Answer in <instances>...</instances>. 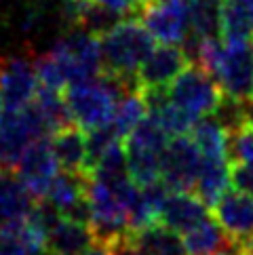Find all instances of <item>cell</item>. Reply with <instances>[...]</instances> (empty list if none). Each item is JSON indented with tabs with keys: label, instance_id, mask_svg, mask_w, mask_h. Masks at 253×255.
Wrapping results in <instances>:
<instances>
[{
	"label": "cell",
	"instance_id": "cell-4",
	"mask_svg": "<svg viewBox=\"0 0 253 255\" xmlns=\"http://www.w3.org/2000/svg\"><path fill=\"white\" fill-rule=\"evenodd\" d=\"M51 53L57 57L68 87L102 74V44H99V36L91 30L72 28L70 34L55 42Z\"/></svg>",
	"mask_w": 253,
	"mask_h": 255
},
{
	"label": "cell",
	"instance_id": "cell-7",
	"mask_svg": "<svg viewBox=\"0 0 253 255\" xmlns=\"http://www.w3.org/2000/svg\"><path fill=\"white\" fill-rule=\"evenodd\" d=\"M203 154L190 135L171 137L160 156V179L169 190H194Z\"/></svg>",
	"mask_w": 253,
	"mask_h": 255
},
{
	"label": "cell",
	"instance_id": "cell-17",
	"mask_svg": "<svg viewBox=\"0 0 253 255\" xmlns=\"http://www.w3.org/2000/svg\"><path fill=\"white\" fill-rule=\"evenodd\" d=\"M230 186V158H203V167L194 186L196 194L209 207H213L228 192Z\"/></svg>",
	"mask_w": 253,
	"mask_h": 255
},
{
	"label": "cell",
	"instance_id": "cell-28",
	"mask_svg": "<svg viewBox=\"0 0 253 255\" xmlns=\"http://www.w3.org/2000/svg\"><path fill=\"white\" fill-rule=\"evenodd\" d=\"M245 121L249 123V127L253 129V99L245 102Z\"/></svg>",
	"mask_w": 253,
	"mask_h": 255
},
{
	"label": "cell",
	"instance_id": "cell-10",
	"mask_svg": "<svg viewBox=\"0 0 253 255\" xmlns=\"http://www.w3.org/2000/svg\"><path fill=\"white\" fill-rule=\"evenodd\" d=\"M38 74H36L34 61L11 57L2 59L0 66V102L6 112L23 110L34 102L38 93Z\"/></svg>",
	"mask_w": 253,
	"mask_h": 255
},
{
	"label": "cell",
	"instance_id": "cell-26",
	"mask_svg": "<svg viewBox=\"0 0 253 255\" xmlns=\"http://www.w3.org/2000/svg\"><path fill=\"white\" fill-rule=\"evenodd\" d=\"M0 255H30V251L15 236H0Z\"/></svg>",
	"mask_w": 253,
	"mask_h": 255
},
{
	"label": "cell",
	"instance_id": "cell-30",
	"mask_svg": "<svg viewBox=\"0 0 253 255\" xmlns=\"http://www.w3.org/2000/svg\"><path fill=\"white\" fill-rule=\"evenodd\" d=\"M243 255H253V251H245V253H243Z\"/></svg>",
	"mask_w": 253,
	"mask_h": 255
},
{
	"label": "cell",
	"instance_id": "cell-25",
	"mask_svg": "<svg viewBox=\"0 0 253 255\" xmlns=\"http://www.w3.org/2000/svg\"><path fill=\"white\" fill-rule=\"evenodd\" d=\"M230 179H232V188L253 194V167L230 162Z\"/></svg>",
	"mask_w": 253,
	"mask_h": 255
},
{
	"label": "cell",
	"instance_id": "cell-32",
	"mask_svg": "<svg viewBox=\"0 0 253 255\" xmlns=\"http://www.w3.org/2000/svg\"><path fill=\"white\" fill-rule=\"evenodd\" d=\"M42 255H47V253H42Z\"/></svg>",
	"mask_w": 253,
	"mask_h": 255
},
{
	"label": "cell",
	"instance_id": "cell-21",
	"mask_svg": "<svg viewBox=\"0 0 253 255\" xmlns=\"http://www.w3.org/2000/svg\"><path fill=\"white\" fill-rule=\"evenodd\" d=\"M190 36L218 38L222 32V0H190Z\"/></svg>",
	"mask_w": 253,
	"mask_h": 255
},
{
	"label": "cell",
	"instance_id": "cell-1",
	"mask_svg": "<svg viewBox=\"0 0 253 255\" xmlns=\"http://www.w3.org/2000/svg\"><path fill=\"white\" fill-rule=\"evenodd\" d=\"M102 44V74L116 78L126 91H139L137 70L154 51V38L139 17H123L99 34Z\"/></svg>",
	"mask_w": 253,
	"mask_h": 255
},
{
	"label": "cell",
	"instance_id": "cell-20",
	"mask_svg": "<svg viewBox=\"0 0 253 255\" xmlns=\"http://www.w3.org/2000/svg\"><path fill=\"white\" fill-rule=\"evenodd\" d=\"M133 234L148 255H188L186 243L179 232L160 222L135 230Z\"/></svg>",
	"mask_w": 253,
	"mask_h": 255
},
{
	"label": "cell",
	"instance_id": "cell-5",
	"mask_svg": "<svg viewBox=\"0 0 253 255\" xmlns=\"http://www.w3.org/2000/svg\"><path fill=\"white\" fill-rule=\"evenodd\" d=\"M49 131L38 112V108L25 106L23 110L6 112L4 129L0 131V169L15 171L25 148L38 137H47Z\"/></svg>",
	"mask_w": 253,
	"mask_h": 255
},
{
	"label": "cell",
	"instance_id": "cell-31",
	"mask_svg": "<svg viewBox=\"0 0 253 255\" xmlns=\"http://www.w3.org/2000/svg\"><path fill=\"white\" fill-rule=\"evenodd\" d=\"M0 66H2V57H0Z\"/></svg>",
	"mask_w": 253,
	"mask_h": 255
},
{
	"label": "cell",
	"instance_id": "cell-2",
	"mask_svg": "<svg viewBox=\"0 0 253 255\" xmlns=\"http://www.w3.org/2000/svg\"><path fill=\"white\" fill-rule=\"evenodd\" d=\"M125 93L126 89L123 87V83L106 74L72 85L63 91L72 121L83 131H91L97 129V127L110 125L116 112V106H119Z\"/></svg>",
	"mask_w": 253,
	"mask_h": 255
},
{
	"label": "cell",
	"instance_id": "cell-12",
	"mask_svg": "<svg viewBox=\"0 0 253 255\" xmlns=\"http://www.w3.org/2000/svg\"><path fill=\"white\" fill-rule=\"evenodd\" d=\"M207 217H209V205L196 192L192 190H169L160 209L158 222L184 234L205 222Z\"/></svg>",
	"mask_w": 253,
	"mask_h": 255
},
{
	"label": "cell",
	"instance_id": "cell-24",
	"mask_svg": "<svg viewBox=\"0 0 253 255\" xmlns=\"http://www.w3.org/2000/svg\"><path fill=\"white\" fill-rule=\"evenodd\" d=\"M95 2L121 17H129V15H139V11L148 0H95Z\"/></svg>",
	"mask_w": 253,
	"mask_h": 255
},
{
	"label": "cell",
	"instance_id": "cell-13",
	"mask_svg": "<svg viewBox=\"0 0 253 255\" xmlns=\"http://www.w3.org/2000/svg\"><path fill=\"white\" fill-rule=\"evenodd\" d=\"M95 243L89 224L61 217L47 236V255H83Z\"/></svg>",
	"mask_w": 253,
	"mask_h": 255
},
{
	"label": "cell",
	"instance_id": "cell-14",
	"mask_svg": "<svg viewBox=\"0 0 253 255\" xmlns=\"http://www.w3.org/2000/svg\"><path fill=\"white\" fill-rule=\"evenodd\" d=\"M51 145L61 171L89 175L87 169V133L78 125H70L51 135Z\"/></svg>",
	"mask_w": 253,
	"mask_h": 255
},
{
	"label": "cell",
	"instance_id": "cell-22",
	"mask_svg": "<svg viewBox=\"0 0 253 255\" xmlns=\"http://www.w3.org/2000/svg\"><path fill=\"white\" fill-rule=\"evenodd\" d=\"M148 112L150 110H148L146 97H143L141 91H126L121 97L119 106H116V112L112 118L114 131L119 133L121 137H126V135L148 116Z\"/></svg>",
	"mask_w": 253,
	"mask_h": 255
},
{
	"label": "cell",
	"instance_id": "cell-8",
	"mask_svg": "<svg viewBox=\"0 0 253 255\" xmlns=\"http://www.w3.org/2000/svg\"><path fill=\"white\" fill-rule=\"evenodd\" d=\"M59 171L61 167L55 158V152H53L51 135L34 139L25 148V152L21 154V158L15 167L17 177L23 181V186L28 188V192L34 196V200L47 198Z\"/></svg>",
	"mask_w": 253,
	"mask_h": 255
},
{
	"label": "cell",
	"instance_id": "cell-15",
	"mask_svg": "<svg viewBox=\"0 0 253 255\" xmlns=\"http://www.w3.org/2000/svg\"><path fill=\"white\" fill-rule=\"evenodd\" d=\"M34 196L11 169H0V224L28 217L34 209Z\"/></svg>",
	"mask_w": 253,
	"mask_h": 255
},
{
	"label": "cell",
	"instance_id": "cell-11",
	"mask_svg": "<svg viewBox=\"0 0 253 255\" xmlns=\"http://www.w3.org/2000/svg\"><path fill=\"white\" fill-rule=\"evenodd\" d=\"M213 217L224 228L232 243L249 249L253 241V194L241 190H228L213 205Z\"/></svg>",
	"mask_w": 253,
	"mask_h": 255
},
{
	"label": "cell",
	"instance_id": "cell-3",
	"mask_svg": "<svg viewBox=\"0 0 253 255\" xmlns=\"http://www.w3.org/2000/svg\"><path fill=\"white\" fill-rule=\"evenodd\" d=\"M167 99L188 114L203 118L218 114L226 102V95L209 70L196 61H190L188 68L169 85Z\"/></svg>",
	"mask_w": 253,
	"mask_h": 255
},
{
	"label": "cell",
	"instance_id": "cell-6",
	"mask_svg": "<svg viewBox=\"0 0 253 255\" xmlns=\"http://www.w3.org/2000/svg\"><path fill=\"white\" fill-rule=\"evenodd\" d=\"M137 17L162 44H184L192 32L190 0H148Z\"/></svg>",
	"mask_w": 253,
	"mask_h": 255
},
{
	"label": "cell",
	"instance_id": "cell-19",
	"mask_svg": "<svg viewBox=\"0 0 253 255\" xmlns=\"http://www.w3.org/2000/svg\"><path fill=\"white\" fill-rule=\"evenodd\" d=\"M184 243L188 255H215L234 245L215 217H207L205 222L194 226L192 230L184 232Z\"/></svg>",
	"mask_w": 253,
	"mask_h": 255
},
{
	"label": "cell",
	"instance_id": "cell-18",
	"mask_svg": "<svg viewBox=\"0 0 253 255\" xmlns=\"http://www.w3.org/2000/svg\"><path fill=\"white\" fill-rule=\"evenodd\" d=\"M190 137L198 145L203 158H228V129L215 114L198 118Z\"/></svg>",
	"mask_w": 253,
	"mask_h": 255
},
{
	"label": "cell",
	"instance_id": "cell-16",
	"mask_svg": "<svg viewBox=\"0 0 253 255\" xmlns=\"http://www.w3.org/2000/svg\"><path fill=\"white\" fill-rule=\"evenodd\" d=\"M222 40L253 42V0H222Z\"/></svg>",
	"mask_w": 253,
	"mask_h": 255
},
{
	"label": "cell",
	"instance_id": "cell-27",
	"mask_svg": "<svg viewBox=\"0 0 253 255\" xmlns=\"http://www.w3.org/2000/svg\"><path fill=\"white\" fill-rule=\"evenodd\" d=\"M247 249H243L241 247V245H237V243H234V245H230V247H226L224 251H220V253H215V255H243V253H245Z\"/></svg>",
	"mask_w": 253,
	"mask_h": 255
},
{
	"label": "cell",
	"instance_id": "cell-9",
	"mask_svg": "<svg viewBox=\"0 0 253 255\" xmlns=\"http://www.w3.org/2000/svg\"><path fill=\"white\" fill-rule=\"evenodd\" d=\"M190 63V55L179 44H160L146 57L137 70V87L141 93L167 91Z\"/></svg>",
	"mask_w": 253,
	"mask_h": 255
},
{
	"label": "cell",
	"instance_id": "cell-29",
	"mask_svg": "<svg viewBox=\"0 0 253 255\" xmlns=\"http://www.w3.org/2000/svg\"><path fill=\"white\" fill-rule=\"evenodd\" d=\"M4 123H6V108L2 106V102H0V131L4 129Z\"/></svg>",
	"mask_w": 253,
	"mask_h": 255
},
{
	"label": "cell",
	"instance_id": "cell-23",
	"mask_svg": "<svg viewBox=\"0 0 253 255\" xmlns=\"http://www.w3.org/2000/svg\"><path fill=\"white\" fill-rule=\"evenodd\" d=\"M228 158L230 162L253 167V129L247 121L228 131Z\"/></svg>",
	"mask_w": 253,
	"mask_h": 255
}]
</instances>
